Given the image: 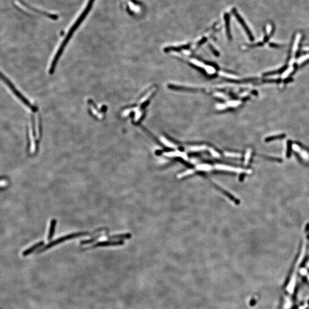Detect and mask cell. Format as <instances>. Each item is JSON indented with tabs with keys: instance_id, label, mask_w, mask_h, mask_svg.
Returning <instances> with one entry per match:
<instances>
[{
	"instance_id": "obj_1",
	"label": "cell",
	"mask_w": 309,
	"mask_h": 309,
	"mask_svg": "<svg viewBox=\"0 0 309 309\" xmlns=\"http://www.w3.org/2000/svg\"><path fill=\"white\" fill-rule=\"evenodd\" d=\"M306 252V244L304 243L284 288L281 309H294V297L298 283V275L301 271V266L305 257Z\"/></svg>"
},
{
	"instance_id": "obj_2",
	"label": "cell",
	"mask_w": 309,
	"mask_h": 309,
	"mask_svg": "<svg viewBox=\"0 0 309 309\" xmlns=\"http://www.w3.org/2000/svg\"><path fill=\"white\" fill-rule=\"evenodd\" d=\"M94 2H95V0H88V1L87 2V5L85 6V8L82 11L81 14H80V16L78 17L76 21L73 23V24L72 25V26H71V27L70 28V29L69 30V31H68L65 38V39L62 42L61 45L60 46V47L58 48V50L57 52V53H56V55L54 56V58H53V61L52 62L51 68H50V69H49V73L51 74L53 73V72L54 71V69H55V67H56V65L57 64V62L58 59L60 58L61 54L62 53V52L64 51V49H65L66 45H67L68 43L69 42V40L72 37V35L75 33V32L76 30V29L78 27V26L82 23V22L83 21L84 19L87 17V14L90 12Z\"/></svg>"
},
{
	"instance_id": "obj_3",
	"label": "cell",
	"mask_w": 309,
	"mask_h": 309,
	"mask_svg": "<svg viewBox=\"0 0 309 309\" xmlns=\"http://www.w3.org/2000/svg\"><path fill=\"white\" fill-rule=\"evenodd\" d=\"M99 232H101V229H98L97 230L95 231H93L92 232H76V233H71V234H69V235H65L64 236H62V237H60L54 240H53L51 242L49 243H48V244H47L46 246H45L44 247L41 248V249H40L38 251H37V253H43L47 250H48L49 249L52 248L61 243H62V242H64L67 240H68L69 239H74V238H79V237H81V236H87V235H95L96 233H99Z\"/></svg>"
},
{
	"instance_id": "obj_4",
	"label": "cell",
	"mask_w": 309,
	"mask_h": 309,
	"mask_svg": "<svg viewBox=\"0 0 309 309\" xmlns=\"http://www.w3.org/2000/svg\"><path fill=\"white\" fill-rule=\"evenodd\" d=\"M0 79L2 80L9 87V88L12 90V91L13 92V93L25 105H26L27 106H28L29 108H30L33 111H36V107H34L30 103H29V101L26 99L25 98H24L21 95V93H20V92H19L17 90V89L14 87L13 84L1 72H0Z\"/></svg>"
},
{
	"instance_id": "obj_5",
	"label": "cell",
	"mask_w": 309,
	"mask_h": 309,
	"mask_svg": "<svg viewBox=\"0 0 309 309\" xmlns=\"http://www.w3.org/2000/svg\"><path fill=\"white\" fill-rule=\"evenodd\" d=\"M124 242L123 240H107V241H103L98 242L96 244H94L93 245L91 246V247L84 249V250L86 249H91L93 248L96 247H107V246H122L124 244Z\"/></svg>"
},
{
	"instance_id": "obj_6",
	"label": "cell",
	"mask_w": 309,
	"mask_h": 309,
	"mask_svg": "<svg viewBox=\"0 0 309 309\" xmlns=\"http://www.w3.org/2000/svg\"><path fill=\"white\" fill-rule=\"evenodd\" d=\"M232 13H233V14L234 15V16L236 18V19L238 20V21H239V23L242 25V26H243V27L244 28V30L246 31L247 36H249V38L253 41L254 40V37L253 36V34L251 33V32L250 31V29L249 28V27L247 25L246 23H245L244 20L243 19V18L241 17V16H240L238 13V12H237V10L235 9V8H233L232 9Z\"/></svg>"
},
{
	"instance_id": "obj_7",
	"label": "cell",
	"mask_w": 309,
	"mask_h": 309,
	"mask_svg": "<svg viewBox=\"0 0 309 309\" xmlns=\"http://www.w3.org/2000/svg\"><path fill=\"white\" fill-rule=\"evenodd\" d=\"M214 168L218 170H222V171H230L233 172H237V173H241V172H246L248 174L251 173V170H244L241 168H235L231 166L226 165L224 164H215Z\"/></svg>"
},
{
	"instance_id": "obj_8",
	"label": "cell",
	"mask_w": 309,
	"mask_h": 309,
	"mask_svg": "<svg viewBox=\"0 0 309 309\" xmlns=\"http://www.w3.org/2000/svg\"><path fill=\"white\" fill-rule=\"evenodd\" d=\"M109 239H118V240H123V239H128L131 238L132 235L129 233H122V234H117V235H107L106 236Z\"/></svg>"
},
{
	"instance_id": "obj_9",
	"label": "cell",
	"mask_w": 309,
	"mask_h": 309,
	"mask_svg": "<svg viewBox=\"0 0 309 309\" xmlns=\"http://www.w3.org/2000/svg\"><path fill=\"white\" fill-rule=\"evenodd\" d=\"M164 154L167 157H174V156H176V157H181V158H183V159L185 160H188V157H187V155L185 153H184V152H181L180 151H176L175 152H167V153H164Z\"/></svg>"
},
{
	"instance_id": "obj_10",
	"label": "cell",
	"mask_w": 309,
	"mask_h": 309,
	"mask_svg": "<svg viewBox=\"0 0 309 309\" xmlns=\"http://www.w3.org/2000/svg\"><path fill=\"white\" fill-rule=\"evenodd\" d=\"M224 19L225 21V26L226 29V32L227 36L229 39L231 38V34L230 32V15L229 13H226L224 15Z\"/></svg>"
},
{
	"instance_id": "obj_11",
	"label": "cell",
	"mask_w": 309,
	"mask_h": 309,
	"mask_svg": "<svg viewBox=\"0 0 309 309\" xmlns=\"http://www.w3.org/2000/svg\"><path fill=\"white\" fill-rule=\"evenodd\" d=\"M44 244V242L43 241H41L40 242H38L35 244H34L33 246H32L31 247L29 248L28 249H27L26 250H25L24 253H23V255L24 256H26L30 254H31L32 253H33L35 250H36L37 249L39 248L40 247L43 246Z\"/></svg>"
},
{
	"instance_id": "obj_12",
	"label": "cell",
	"mask_w": 309,
	"mask_h": 309,
	"mask_svg": "<svg viewBox=\"0 0 309 309\" xmlns=\"http://www.w3.org/2000/svg\"><path fill=\"white\" fill-rule=\"evenodd\" d=\"M56 223H57V221H56V219H54L52 220L51 222L49 233H48V240H51L52 238L53 237L54 231H55Z\"/></svg>"
},
{
	"instance_id": "obj_13",
	"label": "cell",
	"mask_w": 309,
	"mask_h": 309,
	"mask_svg": "<svg viewBox=\"0 0 309 309\" xmlns=\"http://www.w3.org/2000/svg\"><path fill=\"white\" fill-rule=\"evenodd\" d=\"M301 34L298 33L297 34L296 36H295V40H294V44H293V49H292V53L293 54H294L295 53V52L297 51L298 49V45H299V43L301 41Z\"/></svg>"
},
{
	"instance_id": "obj_14",
	"label": "cell",
	"mask_w": 309,
	"mask_h": 309,
	"mask_svg": "<svg viewBox=\"0 0 309 309\" xmlns=\"http://www.w3.org/2000/svg\"><path fill=\"white\" fill-rule=\"evenodd\" d=\"M293 149L295 151L297 152L300 153L299 154L301 155V156L305 159H309V154L305 151H302L301 148L297 144H293Z\"/></svg>"
},
{
	"instance_id": "obj_15",
	"label": "cell",
	"mask_w": 309,
	"mask_h": 309,
	"mask_svg": "<svg viewBox=\"0 0 309 309\" xmlns=\"http://www.w3.org/2000/svg\"><path fill=\"white\" fill-rule=\"evenodd\" d=\"M196 170L198 171H209L213 169V167L207 164H202L198 165L196 167Z\"/></svg>"
},
{
	"instance_id": "obj_16",
	"label": "cell",
	"mask_w": 309,
	"mask_h": 309,
	"mask_svg": "<svg viewBox=\"0 0 309 309\" xmlns=\"http://www.w3.org/2000/svg\"><path fill=\"white\" fill-rule=\"evenodd\" d=\"M102 236V235L100 233V234H99V235H97L96 236H94L93 237H92L91 239H87V240H83L82 241L80 242V244L81 245H84V244H89V243H92L93 242H94L95 241H96L97 239H98L99 238H100L101 236Z\"/></svg>"
},
{
	"instance_id": "obj_17",
	"label": "cell",
	"mask_w": 309,
	"mask_h": 309,
	"mask_svg": "<svg viewBox=\"0 0 309 309\" xmlns=\"http://www.w3.org/2000/svg\"><path fill=\"white\" fill-rule=\"evenodd\" d=\"M191 63L192 64H193L194 65H195L196 67H199V68H203L205 69L206 68V65H205L203 63H202V62L196 60V59H191L190 61Z\"/></svg>"
},
{
	"instance_id": "obj_18",
	"label": "cell",
	"mask_w": 309,
	"mask_h": 309,
	"mask_svg": "<svg viewBox=\"0 0 309 309\" xmlns=\"http://www.w3.org/2000/svg\"><path fill=\"white\" fill-rule=\"evenodd\" d=\"M266 36L264 39H265V40H268V38L270 37V36H271V34L273 33V26L271 24H268L266 26Z\"/></svg>"
},
{
	"instance_id": "obj_19",
	"label": "cell",
	"mask_w": 309,
	"mask_h": 309,
	"mask_svg": "<svg viewBox=\"0 0 309 309\" xmlns=\"http://www.w3.org/2000/svg\"><path fill=\"white\" fill-rule=\"evenodd\" d=\"M194 172H195V170L190 169V170H187V171H185V172H183V173H181L180 174H179L178 175V178H182L183 177H185V176H187L188 175H191Z\"/></svg>"
},
{
	"instance_id": "obj_20",
	"label": "cell",
	"mask_w": 309,
	"mask_h": 309,
	"mask_svg": "<svg viewBox=\"0 0 309 309\" xmlns=\"http://www.w3.org/2000/svg\"><path fill=\"white\" fill-rule=\"evenodd\" d=\"M207 148L205 146H192L190 147V150L191 151H203Z\"/></svg>"
},
{
	"instance_id": "obj_21",
	"label": "cell",
	"mask_w": 309,
	"mask_h": 309,
	"mask_svg": "<svg viewBox=\"0 0 309 309\" xmlns=\"http://www.w3.org/2000/svg\"><path fill=\"white\" fill-rule=\"evenodd\" d=\"M161 141L164 145H165L168 147H170V148H175L176 147V146L174 144L171 143L170 141H169L168 140H167L166 139H165L163 137L161 138Z\"/></svg>"
},
{
	"instance_id": "obj_22",
	"label": "cell",
	"mask_w": 309,
	"mask_h": 309,
	"mask_svg": "<svg viewBox=\"0 0 309 309\" xmlns=\"http://www.w3.org/2000/svg\"><path fill=\"white\" fill-rule=\"evenodd\" d=\"M251 150L250 149H249L247 152H246V154L245 156V159H244V165H247L249 163V161L250 160V156H251Z\"/></svg>"
},
{
	"instance_id": "obj_23",
	"label": "cell",
	"mask_w": 309,
	"mask_h": 309,
	"mask_svg": "<svg viewBox=\"0 0 309 309\" xmlns=\"http://www.w3.org/2000/svg\"><path fill=\"white\" fill-rule=\"evenodd\" d=\"M293 71V67L292 66L290 67L285 72H283V73L282 75V78H286Z\"/></svg>"
},
{
	"instance_id": "obj_24",
	"label": "cell",
	"mask_w": 309,
	"mask_h": 309,
	"mask_svg": "<svg viewBox=\"0 0 309 309\" xmlns=\"http://www.w3.org/2000/svg\"><path fill=\"white\" fill-rule=\"evenodd\" d=\"M309 302H305L302 304L300 305L299 306L297 307L295 309H309Z\"/></svg>"
},
{
	"instance_id": "obj_25",
	"label": "cell",
	"mask_w": 309,
	"mask_h": 309,
	"mask_svg": "<svg viewBox=\"0 0 309 309\" xmlns=\"http://www.w3.org/2000/svg\"><path fill=\"white\" fill-rule=\"evenodd\" d=\"M309 58V54H307L304 56H302L301 58H299L297 61V62L298 64H302V62H304V61L308 60Z\"/></svg>"
},
{
	"instance_id": "obj_26",
	"label": "cell",
	"mask_w": 309,
	"mask_h": 309,
	"mask_svg": "<svg viewBox=\"0 0 309 309\" xmlns=\"http://www.w3.org/2000/svg\"><path fill=\"white\" fill-rule=\"evenodd\" d=\"M241 104L240 101H230L227 103V105L231 107H236Z\"/></svg>"
},
{
	"instance_id": "obj_27",
	"label": "cell",
	"mask_w": 309,
	"mask_h": 309,
	"mask_svg": "<svg viewBox=\"0 0 309 309\" xmlns=\"http://www.w3.org/2000/svg\"><path fill=\"white\" fill-rule=\"evenodd\" d=\"M225 155L227 157H240L241 156L239 154H235V153H231V152H226Z\"/></svg>"
},
{
	"instance_id": "obj_28",
	"label": "cell",
	"mask_w": 309,
	"mask_h": 309,
	"mask_svg": "<svg viewBox=\"0 0 309 309\" xmlns=\"http://www.w3.org/2000/svg\"><path fill=\"white\" fill-rule=\"evenodd\" d=\"M209 151H210V152H211V154H212V155L215 157H219L220 156L219 154H218L217 152H216L215 150H214L212 148H211L209 150Z\"/></svg>"
},
{
	"instance_id": "obj_29",
	"label": "cell",
	"mask_w": 309,
	"mask_h": 309,
	"mask_svg": "<svg viewBox=\"0 0 309 309\" xmlns=\"http://www.w3.org/2000/svg\"><path fill=\"white\" fill-rule=\"evenodd\" d=\"M306 267L307 268L309 269V260L306 263Z\"/></svg>"
}]
</instances>
